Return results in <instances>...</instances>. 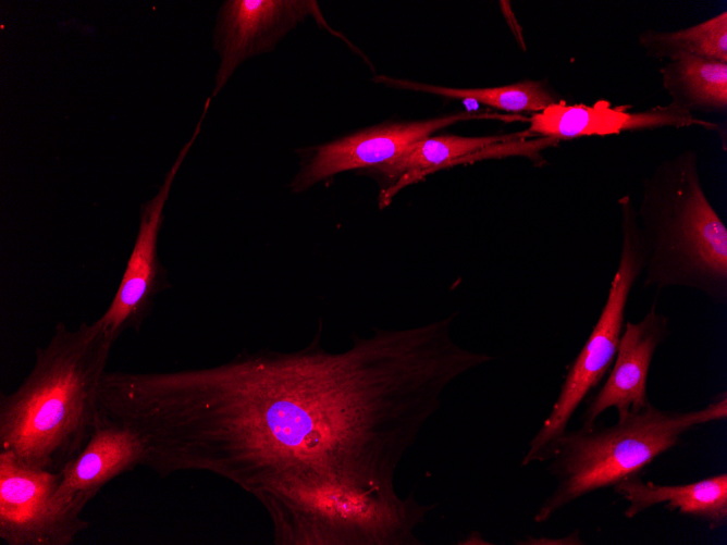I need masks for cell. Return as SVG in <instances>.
Wrapping results in <instances>:
<instances>
[{
  "label": "cell",
  "mask_w": 727,
  "mask_h": 545,
  "mask_svg": "<svg viewBox=\"0 0 727 545\" xmlns=\"http://www.w3.org/2000/svg\"><path fill=\"white\" fill-rule=\"evenodd\" d=\"M454 317L355 337L341 352L243 351L214 367L106 372L100 413L146 448V467L219 475L255 496L289 482L395 490L397 468L444 393L480 364Z\"/></svg>",
  "instance_id": "1"
},
{
  "label": "cell",
  "mask_w": 727,
  "mask_h": 545,
  "mask_svg": "<svg viewBox=\"0 0 727 545\" xmlns=\"http://www.w3.org/2000/svg\"><path fill=\"white\" fill-rule=\"evenodd\" d=\"M115 340L96 320L58 323L26 377L0 396V450L60 471L85 447L99 417V386Z\"/></svg>",
  "instance_id": "2"
},
{
  "label": "cell",
  "mask_w": 727,
  "mask_h": 545,
  "mask_svg": "<svg viewBox=\"0 0 727 545\" xmlns=\"http://www.w3.org/2000/svg\"><path fill=\"white\" fill-rule=\"evenodd\" d=\"M636 209L643 287H688L726 305L727 227L702 185L698 152L662 160L642 179Z\"/></svg>",
  "instance_id": "3"
},
{
  "label": "cell",
  "mask_w": 727,
  "mask_h": 545,
  "mask_svg": "<svg viewBox=\"0 0 727 545\" xmlns=\"http://www.w3.org/2000/svg\"><path fill=\"white\" fill-rule=\"evenodd\" d=\"M726 417L723 393L695 410H662L650 402L611 426L567 430L546 460L556 485L537 509L534 521L546 522L580 497L641 475L657 457L679 445L687 432Z\"/></svg>",
  "instance_id": "4"
},
{
  "label": "cell",
  "mask_w": 727,
  "mask_h": 545,
  "mask_svg": "<svg viewBox=\"0 0 727 545\" xmlns=\"http://www.w3.org/2000/svg\"><path fill=\"white\" fill-rule=\"evenodd\" d=\"M254 497L268 512L275 545H419L417 530L434 508L412 493L329 481L279 484Z\"/></svg>",
  "instance_id": "5"
},
{
  "label": "cell",
  "mask_w": 727,
  "mask_h": 545,
  "mask_svg": "<svg viewBox=\"0 0 727 545\" xmlns=\"http://www.w3.org/2000/svg\"><path fill=\"white\" fill-rule=\"evenodd\" d=\"M617 203L621 246L605 304L588 339L569 366L549 416L529 442L521 460L522 467L547 460L552 447L567 431L580 404L597 387L613 364L625 325L629 295L642 276L645 261L636 202L626 194L618 198Z\"/></svg>",
  "instance_id": "6"
},
{
  "label": "cell",
  "mask_w": 727,
  "mask_h": 545,
  "mask_svg": "<svg viewBox=\"0 0 727 545\" xmlns=\"http://www.w3.org/2000/svg\"><path fill=\"white\" fill-rule=\"evenodd\" d=\"M58 471L24 465L0 450V537L8 545H69L88 522L52 500Z\"/></svg>",
  "instance_id": "7"
},
{
  "label": "cell",
  "mask_w": 727,
  "mask_h": 545,
  "mask_svg": "<svg viewBox=\"0 0 727 545\" xmlns=\"http://www.w3.org/2000/svg\"><path fill=\"white\" fill-rule=\"evenodd\" d=\"M207 111L208 106H205L193 137L180 151L157 195L141 206L138 233L120 285L108 309L98 319L114 340L126 330L140 329L152 309L156 296L165 287V272L157 248L163 209L175 175L200 132Z\"/></svg>",
  "instance_id": "8"
},
{
  "label": "cell",
  "mask_w": 727,
  "mask_h": 545,
  "mask_svg": "<svg viewBox=\"0 0 727 545\" xmlns=\"http://www.w3.org/2000/svg\"><path fill=\"white\" fill-rule=\"evenodd\" d=\"M471 119L507 121L508 115L463 112L422 122L377 126L345 136L305 151L289 188L293 193H301L337 173L382 165L396 159L409 146L429 137L431 133L455 122Z\"/></svg>",
  "instance_id": "9"
},
{
  "label": "cell",
  "mask_w": 727,
  "mask_h": 545,
  "mask_svg": "<svg viewBox=\"0 0 727 545\" xmlns=\"http://www.w3.org/2000/svg\"><path fill=\"white\" fill-rule=\"evenodd\" d=\"M315 8L316 2L301 0L225 1L214 30V48L221 62L212 96L218 95L243 61L272 49Z\"/></svg>",
  "instance_id": "10"
},
{
  "label": "cell",
  "mask_w": 727,
  "mask_h": 545,
  "mask_svg": "<svg viewBox=\"0 0 727 545\" xmlns=\"http://www.w3.org/2000/svg\"><path fill=\"white\" fill-rule=\"evenodd\" d=\"M669 333V319L656 310L655 302L640 321L625 323L604 384L584 400L581 428L594 426L597 418L609 408H615L618 419H624L651 402L646 393L651 363Z\"/></svg>",
  "instance_id": "11"
},
{
  "label": "cell",
  "mask_w": 727,
  "mask_h": 545,
  "mask_svg": "<svg viewBox=\"0 0 727 545\" xmlns=\"http://www.w3.org/2000/svg\"><path fill=\"white\" fill-rule=\"evenodd\" d=\"M628 107H614L609 101L597 100L593 104H567L564 100L546 107L527 117L528 135H543L552 141L586 136L617 135L627 131L662 127L698 126L720 133L722 125L694 116L669 102L643 111L629 112Z\"/></svg>",
  "instance_id": "12"
},
{
  "label": "cell",
  "mask_w": 727,
  "mask_h": 545,
  "mask_svg": "<svg viewBox=\"0 0 727 545\" xmlns=\"http://www.w3.org/2000/svg\"><path fill=\"white\" fill-rule=\"evenodd\" d=\"M146 448L130 429L103 416L85 447L59 472L53 504L63 512L81 517L100 488L115 476L146 465Z\"/></svg>",
  "instance_id": "13"
},
{
  "label": "cell",
  "mask_w": 727,
  "mask_h": 545,
  "mask_svg": "<svg viewBox=\"0 0 727 545\" xmlns=\"http://www.w3.org/2000/svg\"><path fill=\"white\" fill-rule=\"evenodd\" d=\"M628 506L625 516L632 519L645 510L663 504L669 510L705 523L710 530L727 524V474L719 473L695 482L663 485L643 481L641 475L624 480L613 486Z\"/></svg>",
  "instance_id": "14"
},
{
  "label": "cell",
  "mask_w": 727,
  "mask_h": 545,
  "mask_svg": "<svg viewBox=\"0 0 727 545\" xmlns=\"http://www.w3.org/2000/svg\"><path fill=\"white\" fill-rule=\"evenodd\" d=\"M529 136L515 133L500 136L459 137L438 136L423 138L409 146L396 159L373 168L381 181L379 208L389 206L394 196L404 187L423 178L438 169L451 165L455 160L479 152L497 143Z\"/></svg>",
  "instance_id": "15"
},
{
  "label": "cell",
  "mask_w": 727,
  "mask_h": 545,
  "mask_svg": "<svg viewBox=\"0 0 727 545\" xmlns=\"http://www.w3.org/2000/svg\"><path fill=\"white\" fill-rule=\"evenodd\" d=\"M662 85L680 109L694 113L727 112V63L679 55L661 67Z\"/></svg>",
  "instance_id": "16"
},
{
  "label": "cell",
  "mask_w": 727,
  "mask_h": 545,
  "mask_svg": "<svg viewBox=\"0 0 727 545\" xmlns=\"http://www.w3.org/2000/svg\"><path fill=\"white\" fill-rule=\"evenodd\" d=\"M638 42L654 59L695 55L727 63V12L676 30L645 29Z\"/></svg>",
  "instance_id": "17"
},
{
  "label": "cell",
  "mask_w": 727,
  "mask_h": 545,
  "mask_svg": "<svg viewBox=\"0 0 727 545\" xmlns=\"http://www.w3.org/2000/svg\"><path fill=\"white\" fill-rule=\"evenodd\" d=\"M375 79L397 87L421 90L445 97L472 99L485 106L508 112H540L546 107L563 100L541 80H523L491 88L460 89L397 80L384 76L377 77Z\"/></svg>",
  "instance_id": "18"
}]
</instances>
